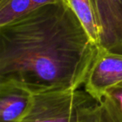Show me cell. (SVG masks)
<instances>
[{
	"instance_id": "6da1fadb",
	"label": "cell",
	"mask_w": 122,
	"mask_h": 122,
	"mask_svg": "<svg viewBox=\"0 0 122 122\" xmlns=\"http://www.w3.org/2000/svg\"><path fill=\"white\" fill-rule=\"evenodd\" d=\"M99 47L67 0L0 26V82L33 94L80 89Z\"/></svg>"
},
{
	"instance_id": "7a4b0ae2",
	"label": "cell",
	"mask_w": 122,
	"mask_h": 122,
	"mask_svg": "<svg viewBox=\"0 0 122 122\" xmlns=\"http://www.w3.org/2000/svg\"><path fill=\"white\" fill-rule=\"evenodd\" d=\"M97 102L80 89L34 94L21 122H78L82 111Z\"/></svg>"
},
{
	"instance_id": "3957f363",
	"label": "cell",
	"mask_w": 122,
	"mask_h": 122,
	"mask_svg": "<svg viewBox=\"0 0 122 122\" xmlns=\"http://www.w3.org/2000/svg\"><path fill=\"white\" fill-rule=\"evenodd\" d=\"M98 30V47L122 55V0H90Z\"/></svg>"
},
{
	"instance_id": "277c9868",
	"label": "cell",
	"mask_w": 122,
	"mask_h": 122,
	"mask_svg": "<svg viewBox=\"0 0 122 122\" xmlns=\"http://www.w3.org/2000/svg\"><path fill=\"white\" fill-rule=\"evenodd\" d=\"M122 82V55L99 49L84 83V90L95 100L101 102L105 93Z\"/></svg>"
},
{
	"instance_id": "5b68a950",
	"label": "cell",
	"mask_w": 122,
	"mask_h": 122,
	"mask_svg": "<svg viewBox=\"0 0 122 122\" xmlns=\"http://www.w3.org/2000/svg\"><path fill=\"white\" fill-rule=\"evenodd\" d=\"M34 94L12 82H0V122H21Z\"/></svg>"
},
{
	"instance_id": "8992f818",
	"label": "cell",
	"mask_w": 122,
	"mask_h": 122,
	"mask_svg": "<svg viewBox=\"0 0 122 122\" xmlns=\"http://www.w3.org/2000/svg\"><path fill=\"white\" fill-rule=\"evenodd\" d=\"M65 0H0V26H4L34 9Z\"/></svg>"
},
{
	"instance_id": "52a82bcc",
	"label": "cell",
	"mask_w": 122,
	"mask_h": 122,
	"mask_svg": "<svg viewBox=\"0 0 122 122\" xmlns=\"http://www.w3.org/2000/svg\"><path fill=\"white\" fill-rule=\"evenodd\" d=\"M91 39L98 45V30L90 0H67Z\"/></svg>"
},
{
	"instance_id": "ba28073f",
	"label": "cell",
	"mask_w": 122,
	"mask_h": 122,
	"mask_svg": "<svg viewBox=\"0 0 122 122\" xmlns=\"http://www.w3.org/2000/svg\"><path fill=\"white\" fill-rule=\"evenodd\" d=\"M78 122H120L103 102H97L82 111Z\"/></svg>"
},
{
	"instance_id": "9c48e42d",
	"label": "cell",
	"mask_w": 122,
	"mask_h": 122,
	"mask_svg": "<svg viewBox=\"0 0 122 122\" xmlns=\"http://www.w3.org/2000/svg\"><path fill=\"white\" fill-rule=\"evenodd\" d=\"M110 111L122 122V82L110 88L105 93L102 101Z\"/></svg>"
}]
</instances>
